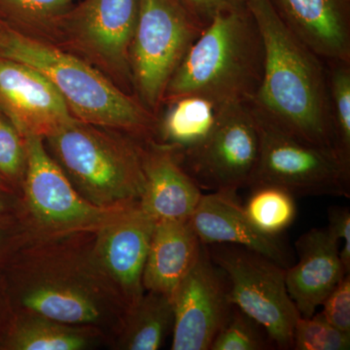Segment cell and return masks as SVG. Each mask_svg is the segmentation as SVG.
<instances>
[{
  "mask_svg": "<svg viewBox=\"0 0 350 350\" xmlns=\"http://www.w3.org/2000/svg\"><path fill=\"white\" fill-rule=\"evenodd\" d=\"M172 350H211L214 338L229 317L224 273L202 243L197 262L179 283L172 298Z\"/></svg>",
  "mask_w": 350,
  "mask_h": 350,
  "instance_id": "obj_11",
  "label": "cell"
},
{
  "mask_svg": "<svg viewBox=\"0 0 350 350\" xmlns=\"http://www.w3.org/2000/svg\"><path fill=\"white\" fill-rule=\"evenodd\" d=\"M24 139L25 200L32 217L44 230L55 232L98 230L121 207L105 208L88 202L48 153L43 138L27 135Z\"/></svg>",
  "mask_w": 350,
  "mask_h": 350,
  "instance_id": "obj_10",
  "label": "cell"
},
{
  "mask_svg": "<svg viewBox=\"0 0 350 350\" xmlns=\"http://www.w3.org/2000/svg\"><path fill=\"white\" fill-rule=\"evenodd\" d=\"M0 57L27 64L45 76L75 119L138 137L155 131V115L137 98L57 44L25 36L0 23Z\"/></svg>",
  "mask_w": 350,
  "mask_h": 350,
  "instance_id": "obj_2",
  "label": "cell"
},
{
  "mask_svg": "<svg viewBox=\"0 0 350 350\" xmlns=\"http://www.w3.org/2000/svg\"><path fill=\"white\" fill-rule=\"evenodd\" d=\"M202 246L189 220L157 221L142 276L144 289L172 300L197 262Z\"/></svg>",
  "mask_w": 350,
  "mask_h": 350,
  "instance_id": "obj_18",
  "label": "cell"
},
{
  "mask_svg": "<svg viewBox=\"0 0 350 350\" xmlns=\"http://www.w3.org/2000/svg\"><path fill=\"white\" fill-rule=\"evenodd\" d=\"M27 151L24 137L0 113V180L7 183L24 181Z\"/></svg>",
  "mask_w": 350,
  "mask_h": 350,
  "instance_id": "obj_28",
  "label": "cell"
},
{
  "mask_svg": "<svg viewBox=\"0 0 350 350\" xmlns=\"http://www.w3.org/2000/svg\"><path fill=\"white\" fill-rule=\"evenodd\" d=\"M264 52L245 4L214 16L167 85L165 98L197 94L221 103L250 101L262 73Z\"/></svg>",
  "mask_w": 350,
  "mask_h": 350,
  "instance_id": "obj_3",
  "label": "cell"
},
{
  "mask_svg": "<svg viewBox=\"0 0 350 350\" xmlns=\"http://www.w3.org/2000/svg\"><path fill=\"white\" fill-rule=\"evenodd\" d=\"M77 0H0V23L25 36L57 40L59 27Z\"/></svg>",
  "mask_w": 350,
  "mask_h": 350,
  "instance_id": "obj_22",
  "label": "cell"
},
{
  "mask_svg": "<svg viewBox=\"0 0 350 350\" xmlns=\"http://www.w3.org/2000/svg\"><path fill=\"white\" fill-rule=\"evenodd\" d=\"M174 151L200 190L237 195L239 189L250 185L257 167L256 113L248 101L228 103L202 144L190 150Z\"/></svg>",
  "mask_w": 350,
  "mask_h": 350,
  "instance_id": "obj_7",
  "label": "cell"
},
{
  "mask_svg": "<svg viewBox=\"0 0 350 350\" xmlns=\"http://www.w3.org/2000/svg\"><path fill=\"white\" fill-rule=\"evenodd\" d=\"M172 324V300L165 295L148 291L126 312L120 345L128 350L161 349Z\"/></svg>",
  "mask_w": 350,
  "mask_h": 350,
  "instance_id": "obj_21",
  "label": "cell"
},
{
  "mask_svg": "<svg viewBox=\"0 0 350 350\" xmlns=\"http://www.w3.org/2000/svg\"><path fill=\"white\" fill-rule=\"evenodd\" d=\"M350 334L345 333L326 321L322 313L299 317L294 329L293 349L349 350Z\"/></svg>",
  "mask_w": 350,
  "mask_h": 350,
  "instance_id": "obj_27",
  "label": "cell"
},
{
  "mask_svg": "<svg viewBox=\"0 0 350 350\" xmlns=\"http://www.w3.org/2000/svg\"><path fill=\"white\" fill-rule=\"evenodd\" d=\"M256 116L260 151L250 187L269 184L294 196L350 197V167L335 149L299 142Z\"/></svg>",
  "mask_w": 350,
  "mask_h": 350,
  "instance_id": "obj_8",
  "label": "cell"
},
{
  "mask_svg": "<svg viewBox=\"0 0 350 350\" xmlns=\"http://www.w3.org/2000/svg\"><path fill=\"white\" fill-rule=\"evenodd\" d=\"M285 25L326 64L350 63V0H269Z\"/></svg>",
  "mask_w": 350,
  "mask_h": 350,
  "instance_id": "obj_15",
  "label": "cell"
},
{
  "mask_svg": "<svg viewBox=\"0 0 350 350\" xmlns=\"http://www.w3.org/2000/svg\"><path fill=\"white\" fill-rule=\"evenodd\" d=\"M261 325L232 306L229 317L219 330L211 350H264L273 349Z\"/></svg>",
  "mask_w": 350,
  "mask_h": 350,
  "instance_id": "obj_26",
  "label": "cell"
},
{
  "mask_svg": "<svg viewBox=\"0 0 350 350\" xmlns=\"http://www.w3.org/2000/svg\"><path fill=\"white\" fill-rule=\"evenodd\" d=\"M189 223L202 243L241 246L288 268V254L283 244L278 237L267 236L254 227L237 195L202 194Z\"/></svg>",
  "mask_w": 350,
  "mask_h": 350,
  "instance_id": "obj_16",
  "label": "cell"
},
{
  "mask_svg": "<svg viewBox=\"0 0 350 350\" xmlns=\"http://www.w3.org/2000/svg\"><path fill=\"white\" fill-rule=\"evenodd\" d=\"M177 1L204 27L213 19L216 14L245 4L244 0H177Z\"/></svg>",
  "mask_w": 350,
  "mask_h": 350,
  "instance_id": "obj_31",
  "label": "cell"
},
{
  "mask_svg": "<svg viewBox=\"0 0 350 350\" xmlns=\"http://www.w3.org/2000/svg\"><path fill=\"white\" fill-rule=\"evenodd\" d=\"M252 192L244 204L246 216L267 236L278 237L293 224L297 207L295 196L286 189L269 184L251 186Z\"/></svg>",
  "mask_w": 350,
  "mask_h": 350,
  "instance_id": "obj_24",
  "label": "cell"
},
{
  "mask_svg": "<svg viewBox=\"0 0 350 350\" xmlns=\"http://www.w3.org/2000/svg\"><path fill=\"white\" fill-rule=\"evenodd\" d=\"M73 187L94 206L114 208L139 200L144 147L75 118L45 138Z\"/></svg>",
  "mask_w": 350,
  "mask_h": 350,
  "instance_id": "obj_4",
  "label": "cell"
},
{
  "mask_svg": "<svg viewBox=\"0 0 350 350\" xmlns=\"http://www.w3.org/2000/svg\"><path fill=\"white\" fill-rule=\"evenodd\" d=\"M20 299L27 312L68 325L96 324L103 317V308L96 297L68 280H34L23 290Z\"/></svg>",
  "mask_w": 350,
  "mask_h": 350,
  "instance_id": "obj_19",
  "label": "cell"
},
{
  "mask_svg": "<svg viewBox=\"0 0 350 350\" xmlns=\"http://www.w3.org/2000/svg\"><path fill=\"white\" fill-rule=\"evenodd\" d=\"M324 319L338 330L350 334V275H345L322 304Z\"/></svg>",
  "mask_w": 350,
  "mask_h": 350,
  "instance_id": "obj_29",
  "label": "cell"
},
{
  "mask_svg": "<svg viewBox=\"0 0 350 350\" xmlns=\"http://www.w3.org/2000/svg\"><path fill=\"white\" fill-rule=\"evenodd\" d=\"M137 15L138 0H82L64 17L57 40L86 56L115 84L126 86L133 83L130 50Z\"/></svg>",
  "mask_w": 350,
  "mask_h": 350,
  "instance_id": "obj_9",
  "label": "cell"
},
{
  "mask_svg": "<svg viewBox=\"0 0 350 350\" xmlns=\"http://www.w3.org/2000/svg\"><path fill=\"white\" fill-rule=\"evenodd\" d=\"M11 335V349L18 350H81L90 345L86 332L72 325L29 313Z\"/></svg>",
  "mask_w": 350,
  "mask_h": 350,
  "instance_id": "obj_23",
  "label": "cell"
},
{
  "mask_svg": "<svg viewBox=\"0 0 350 350\" xmlns=\"http://www.w3.org/2000/svg\"><path fill=\"white\" fill-rule=\"evenodd\" d=\"M155 224L135 200L120 207L98 229L94 261L114 283L128 310L144 294L142 276Z\"/></svg>",
  "mask_w": 350,
  "mask_h": 350,
  "instance_id": "obj_12",
  "label": "cell"
},
{
  "mask_svg": "<svg viewBox=\"0 0 350 350\" xmlns=\"http://www.w3.org/2000/svg\"><path fill=\"white\" fill-rule=\"evenodd\" d=\"M0 113L23 137L45 139L75 117L45 76L19 62L0 57Z\"/></svg>",
  "mask_w": 350,
  "mask_h": 350,
  "instance_id": "obj_13",
  "label": "cell"
},
{
  "mask_svg": "<svg viewBox=\"0 0 350 350\" xmlns=\"http://www.w3.org/2000/svg\"><path fill=\"white\" fill-rule=\"evenodd\" d=\"M145 186L140 206L156 221H187L202 192L181 167L172 147L151 142L144 147Z\"/></svg>",
  "mask_w": 350,
  "mask_h": 350,
  "instance_id": "obj_17",
  "label": "cell"
},
{
  "mask_svg": "<svg viewBox=\"0 0 350 350\" xmlns=\"http://www.w3.org/2000/svg\"><path fill=\"white\" fill-rule=\"evenodd\" d=\"M299 261L286 268L290 298L301 317H310L347 275L340 256V241L328 228H315L296 243Z\"/></svg>",
  "mask_w": 350,
  "mask_h": 350,
  "instance_id": "obj_14",
  "label": "cell"
},
{
  "mask_svg": "<svg viewBox=\"0 0 350 350\" xmlns=\"http://www.w3.org/2000/svg\"><path fill=\"white\" fill-rule=\"evenodd\" d=\"M327 66L333 146L340 160L350 167V63H333Z\"/></svg>",
  "mask_w": 350,
  "mask_h": 350,
  "instance_id": "obj_25",
  "label": "cell"
},
{
  "mask_svg": "<svg viewBox=\"0 0 350 350\" xmlns=\"http://www.w3.org/2000/svg\"><path fill=\"white\" fill-rule=\"evenodd\" d=\"M207 246L211 259L224 273L231 305L261 325L276 349H293L300 314L287 291L286 268L241 246Z\"/></svg>",
  "mask_w": 350,
  "mask_h": 350,
  "instance_id": "obj_6",
  "label": "cell"
},
{
  "mask_svg": "<svg viewBox=\"0 0 350 350\" xmlns=\"http://www.w3.org/2000/svg\"><path fill=\"white\" fill-rule=\"evenodd\" d=\"M7 206H7V200L4 198L3 194H2L1 191H0V217L6 213Z\"/></svg>",
  "mask_w": 350,
  "mask_h": 350,
  "instance_id": "obj_32",
  "label": "cell"
},
{
  "mask_svg": "<svg viewBox=\"0 0 350 350\" xmlns=\"http://www.w3.org/2000/svg\"><path fill=\"white\" fill-rule=\"evenodd\" d=\"M163 105L167 107L161 121L156 123L155 130L161 144L182 152L195 148L206 139L228 103L189 94L165 100Z\"/></svg>",
  "mask_w": 350,
  "mask_h": 350,
  "instance_id": "obj_20",
  "label": "cell"
},
{
  "mask_svg": "<svg viewBox=\"0 0 350 350\" xmlns=\"http://www.w3.org/2000/svg\"><path fill=\"white\" fill-rule=\"evenodd\" d=\"M261 36V82L248 101L258 116L289 137L333 146L328 66L294 33L269 0H244Z\"/></svg>",
  "mask_w": 350,
  "mask_h": 350,
  "instance_id": "obj_1",
  "label": "cell"
},
{
  "mask_svg": "<svg viewBox=\"0 0 350 350\" xmlns=\"http://www.w3.org/2000/svg\"><path fill=\"white\" fill-rule=\"evenodd\" d=\"M204 27L177 0H138L130 50L131 82L137 100L154 115L167 85Z\"/></svg>",
  "mask_w": 350,
  "mask_h": 350,
  "instance_id": "obj_5",
  "label": "cell"
},
{
  "mask_svg": "<svg viewBox=\"0 0 350 350\" xmlns=\"http://www.w3.org/2000/svg\"><path fill=\"white\" fill-rule=\"evenodd\" d=\"M329 231L338 241H342L340 256L345 271H350V213L347 207H333L328 213Z\"/></svg>",
  "mask_w": 350,
  "mask_h": 350,
  "instance_id": "obj_30",
  "label": "cell"
},
{
  "mask_svg": "<svg viewBox=\"0 0 350 350\" xmlns=\"http://www.w3.org/2000/svg\"><path fill=\"white\" fill-rule=\"evenodd\" d=\"M4 239V231L3 229H2L1 226H0V244L2 243V241H3Z\"/></svg>",
  "mask_w": 350,
  "mask_h": 350,
  "instance_id": "obj_33",
  "label": "cell"
}]
</instances>
